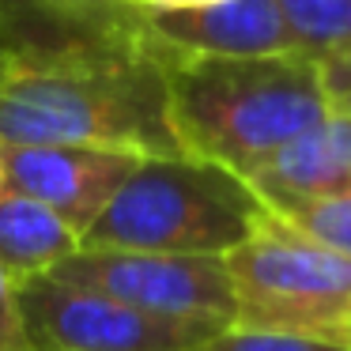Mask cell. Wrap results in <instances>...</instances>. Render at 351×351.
<instances>
[{
    "label": "cell",
    "mask_w": 351,
    "mask_h": 351,
    "mask_svg": "<svg viewBox=\"0 0 351 351\" xmlns=\"http://www.w3.org/2000/svg\"><path fill=\"white\" fill-rule=\"evenodd\" d=\"M170 129L182 155L245 182L332 110L321 69L280 57H167Z\"/></svg>",
    "instance_id": "2"
},
{
    "label": "cell",
    "mask_w": 351,
    "mask_h": 351,
    "mask_svg": "<svg viewBox=\"0 0 351 351\" xmlns=\"http://www.w3.org/2000/svg\"><path fill=\"white\" fill-rule=\"evenodd\" d=\"M332 106L343 110V114H351V95H348V99H340V102H332Z\"/></svg>",
    "instance_id": "19"
},
{
    "label": "cell",
    "mask_w": 351,
    "mask_h": 351,
    "mask_svg": "<svg viewBox=\"0 0 351 351\" xmlns=\"http://www.w3.org/2000/svg\"><path fill=\"white\" fill-rule=\"evenodd\" d=\"M102 4H114V0H0V34L12 49L19 34L31 31L34 23H42L53 12H87L102 8Z\"/></svg>",
    "instance_id": "14"
},
{
    "label": "cell",
    "mask_w": 351,
    "mask_h": 351,
    "mask_svg": "<svg viewBox=\"0 0 351 351\" xmlns=\"http://www.w3.org/2000/svg\"><path fill=\"white\" fill-rule=\"evenodd\" d=\"M0 351H34L31 336H27V325H23L16 283L8 280L4 268H0Z\"/></svg>",
    "instance_id": "15"
},
{
    "label": "cell",
    "mask_w": 351,
    "mask_h": 351,
    "mask_svg": "<svg viewBox=\"0 0 351 351\" xmlns=\"http://www.w3.org/2000/svg\"><path fill=\"white\" fill-rule=\"evenodd\" d=\"M8 61H12V49H8V42H4V34H0V72L8 69Z\"/></svg>",
    "instance_id": "18"
},
{
    "label": "cell",
    "mask_w": 351,
    "mask_h": 351,
    "mask_svg": "<svg viewBox=\"0 0 351 351\" xmlns=\"http://www.w3.org/2000/svg\"><path fill=\"white\" fill-rule=\"evenodd\" d=\"M53 280L174 321L230 328L234 291L223 257H178V253L80 250L53 268Z\"/></svg>",
    "instance_id": "5"
},
{
    "label": "cell",
    "mask_w": 351,
    "mask_h": 351,
    "mask_svg": "<svg viewBox=\"0 0 351 351\" xmlns=\"http://www.w3.org/2000/svg\"><path fill=\"white\" fill-rule=\"evenodd\" d=\"M80 253V234L46 204L23 193L0 189V268L16 287L49 276L61 261Z\"/></svg>",
    "instance_id": "10"
},
{
    "label": "cell",
    "mask_w": 351,
    "mask_h": 351,
    "mask_svg": "<svg viewBox=\"0 0 351 351\" xmlns=\"http://www.w3.org/2000/svg\"><path fill=\"white\" fill-rule=\"evenodd\" d=\"M268 212H272V208H268ZM276 215L287 219L298 234L313 238L317 245H325V250H332V253H340V257L351 261V193L287 204Z\"/></svg>",
    "instance_id": "12"
},
{
    "label": "cell",
    "mask_w": 351,
    "mask_h": 351,
    "mask_svg": "<svg viewBox=\"0 0 351 351\" xmlns=\"http://www.w3.org/2000/svg\"><path fill=\"white\" fill-rule=\"evenodd\" d=\"M0 144L182 155L170 129L167 53L144 34L140 8L99 31L16 49L0 72Z\"/></svg>",
    "instance_id": "1"
},
{
    "label": "cell",
    "mask_w": 351,
    "mask_h": 351,
    "mask_svg": "<svg viewBox=\"0 0 351 351\" xmlns=\"http://www.w3.org/2000/svg\"><path fill=\"white\" fill-rule=\"evenodd\" d=\"M193 351H351L340 343L325 340H306V336H287V332H257V328H219L204 343H197Z\"/></svg>",
    "instance_id": "13"
},
{
    "label": "cell",
    "mask_w": 351,
    "mask_h": 351,
    "mask_svg": "<svg viewBox=\"0 0 351 351\" xmlns=\"http://www.w3.org/2000/svg\"><path fill=\"white\" fill-rule=\"evenodd\" d=\"M144 34L167 57H280L291 53L276 0H215L204 8H140Z\"/></svg>",
    "instance_id": "8"
},
{
    "label": "cell",
    "mask_w": 351,
    "mask_h": 351,
    "mask_svg": "<svg viewBox=\"0 0 351 351\" xmlns=\"http://www.w3.org/2000/svg\"><path fill=\"white\" fill-rule=\"evenodd\" d=\"M291 53L321 64L351 46V0H276Z\"/></svg>",
    "instance_id": "11"
},
{
    "label": "cell",
    "mask_w": 351,
    "mask_h": 351,
    "mask_svg": "<svg viewBox=\"0 0 351 351\" xmlns=\"http://www.w3.org/2000/svg\"><path fill=\"white\" fill-rule=\"evenodd\" d=\"M132 8H147V12H167V8H204L215 0H125Z\"/></svg>",
    "instance_id": "17"
},
{
    "label": "cell",
    "mask_w": 351,
    "mask_h": 351,
    "mask_svg": "<svg viewBox=\"0 0 351 351\" xmlns=\"http://www.w3.org/2000/svg\"><path fill=\"white\" fill-rule=\"evenodd\" d=\"M16 295L34 351H193L219 332L200 321L132 310L117 298L72 287L53 276L27 280Z\"/></svg>",
    "instance_id": "6"
},
{
    "label": "cell",
    "mask_w": 351,
    "mask_h": 351,
    "mask_svg": "<svg viewBox=\"0 0 351 351\" xmlns=\"http://www.w3.org/2000/svg\"><path fill=\"white\" fill-rule=\"evenodd\" d=\"M234 325L351 348V261L268 212L223 257Z\"/></svg>",
    "instance_id": "4"
},
{
    "label": "cell",
    "mask_w": 351,
    "mask_h": 351,
    "mask_svg": "<svg viewBox=\"0 0 351 351\" xmlns=\"http://www.w3.org/2000/svg\"><path fill=\"white\" fill-rule=\"evenodd\" d=\"M317 69H321V84H325L328 99L332 102L348 99L351 95V46H343L340 53H332L328 61H321Z\"/></svg>",
    "instance_id": "16"
},
{
    "label": "cell",
    "mask_w": 351,
    "mask_h": 351,
    "mask_svg": "<svg viewBox=\"0 0 351 351\" xmlns=\"http://www.w3.org/2000/svg\"><path fill=\"white\" fill-rule=\"evenodd\" d=\"M140 155L87 144H0L4 189L46 204L84 234L99 223L114 193L136 170Z\"/></svg>",
    "instance_id": "7"
},
{
    "label": "cell",
    "mask_w": 351,
    "mask_h": 351,
    "mask_svg": "<svg viewBox=\"0 0 351 351\" xmlns=\"http://www.w3.org/2000/svg\"><path fill=\"white\" fill-rule=\"evenodd\" d=\"M261 215L257 193L230 170L189 155L140 159L80 250L227 257Z\"/></svg>",
    "instance_id": "3"
},
{
    "label": "cell",
    "mask_w": 351,
    "mask_h": 351,
    "mask_svg": "<svg viewBox=\"0 0 351 351\" xmlns=\"http://www.w3.org/2000/svg\"><path fill=\"white\" fill-rule=\"evenodd\" d=\"M0 189H4V174H0Z\"/></svg>",
    "instance_id": "20"
},
{
    "label": "cell",
    "mask_w": 351,
    "mask_h": 351,
    "mask_svg": "<svg viewBox=\"0 0 351 351\" xmlns=\"http://www.w3.org/2000/svg\"><path fill=\"white\" fill-rule=\"evenodd\" d=\"M245 185L272 212L302 200L351 193V114L332 106L313 129H306L261 170H253Z\"/></svg>",
    "instance_id": "9"
}]
</instances>
